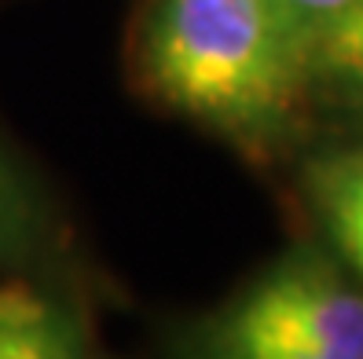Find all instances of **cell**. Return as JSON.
I'll return each mask as SVG.
<instances>
[{"mask_svg":"<svg viewBox=\"0 0 363 359\" xmlns=\"http://www.w3.org/2000/svg\"><path fill=\"white\" fill-rule=\"evenodd\" d=\"M308 45L279 0H143L129 74L158 110L272 165L308 143Z\"/></svg>","mask_w":363,"mask_h":359,"instance_id":"obj_1","label":"cell"},{"mask_svg":"<svg viewBox=\"0 0 363 359\" xmlns=\"http://www.w3.org/2000/svg\"><path fill=\"white\" fill-rule=\"evenodd\" d=\"M173 359H363V286L315 239L279 257L206 312L180 319Z\"/></svg>","mask_w":363,"mask_h":359,"instance_id":"obj_2","label":"cell"},{"mask_svg":"<svg viewBox=\"0 0 363 359\" xmlns=\"http://www.w3.org/2000/svg\"><path fill=\"white\" fill-rule=\"evenodd\" d=\"M294 191L315 242L363 286V129L305 143Z\"/></svg>","mask_w":363,"mask_h":359,"instance_id":"obj_3","label":"cell"},{"mask_svg":"<svg viewBox=\"0 0 363 359\" xmlns=\"http://www.w3.org/2000/svg\"><path fill=\"white\" fill-rule=\"evenodd\" d=\"M89 334L62 290L26 271H0V359H84Z\"/></svg>","mask_w":363,"mask_h":359,"instance_id":"obj_4","label":"cell"},{"mask_svg":"<svg viewBox=\"0 0 363 359\" xmlns=\"http://www.w3.org/2000/svg\"><path fill=\"white\" fill-rule=\"evenodd\" d=\"M52 239V205L30 165L0 139V271H23Z\"/></svg>","mask_w":363,"mask_h":359,"instance_id":"obj_5","label":"cell"},{"mask_svg":"<svg viewBox=\"0 0 363 359\" xmlns=\"http://www.w3.org/2000/svg\"><path fill=\"white\" fill-rule=\"evenodd\" d=\"M308 67L315 107L363 114V0L345 4L312 33Z\"/></svg>","mask_w":363,"mask_h":359,"instance_id":"obj_6","label":"cell"},{"mask_svg":"<svg viewBox=\"0 0 363 359\" xmlns=\"http://www.w3.org/2000/svg\"><path fill=\"white\" fill-rule=\"evenodd\" d=\"M279 4L308 30V37L327 23V18H334L345 4H352V0H279Z\"/></svg>","mask_w":363,"mask_h":359,"instance_id":"obj_7","label":"cell"},{"mask_svg":"<svg viewBox=\"0 0 363 359\" xmlns=\"http://www.w3.org/2000/svg\"><path fill=\"white\" fill-rule=\"evenodd\" d=\"M84 359H106V355H96V352L89 348V352H84Z\"/></svg>","mask_w":363,"mask_h":359,"instance_id":"obj_8","label":"cell"}]
</instances>
